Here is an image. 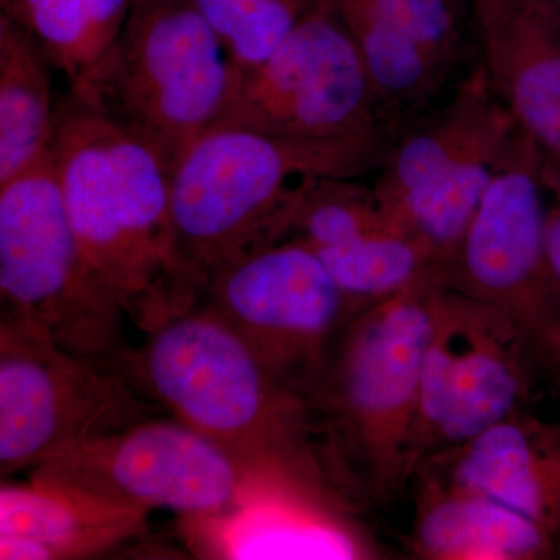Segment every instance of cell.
I'll return each mask as SVG.
<instances>
[{
    "label": "cell",
    "instance_id": "6da1fadb",
    "mask_svg": "<svg viewBox=\"0 0 560 560\" xmlns=\"http://www.w3.org/2000/svg\"><path fill=\"white\" fill-rule=\"evenodd\" d=\"M145 334L119 368L143 396L261 480L349 501L331 481L308 401L283 386L208 302Z\"/></svg>",
    "mask_w": 560,
    "mask_h": 560
},
{
    "label": "cell",
    "instance_id": "7a4b0ae2",
    "mask_svg": "<svg viewBox=\"0 0 560 560\" xmlns=\"http://www.w3.org/2000/svg\"><path fill=\"white\" fill-rule=\"evenodd\" d=\"M438 282L427 278L353 313L308 397L327 469L357 508L410 492L420 455V375Z\"/></svg>",
    "mask_w": 560,
    "mask_h": 560
},
{
    "label": "cell",
    "instance_id": "3957f363",
    "mask_svg": "<svg viewBox=\"0 0 560 560\" xmlns=\"http://www.w3.org/2000/svg\"><path fill=\"white\" fill-rule=\"evenodd\" d=\"M394 139H301L248 128L202 132L171 172L176 256L184 278L208 280L253 250L279 242L302 184L381 171Z\"/></svg>",
    "mask_w": 560,
    "mask_h": 560
},
{
    "label": "cell",
    "instance_id": "277c9868",
    "mask_svg": "<svg viewBox=\"0 0 560 560\" xmlns=\"http://www.w3.org/2000/svg\"><path fill=\"white\" fill-rule=\"evenodd\" d=\"M234 72L191 0H136L119 38L70 92L172 168L219 124Z\"/></svg>",
    "mask_w": 560,
    "mask_h": 560
},
{
    "label": "cell",
    "instance_id": "5b68a950",
    "mask_svg": "<svg viewBox=\"0 0 560 560\" xmlns=\"http://www.w3.org/2000/svg\"><path fill=\"white\" fill-rule=\"evenodd\" d=\"M0 319L66 352L119 370L131 349L124 302L70 226L51 147L0 184Z\"/></svg>",
    "mask_w": 560,
    "mask_h": 560
},
{
    "label": "cell",
    "instance_id": "8992f818",
    "mask_svg": "<svg viewBox=\"0 0 560 560\" xmlns=\"http://www.w3.org/2000/svg\"><path fill=\"white\" fill-rule=\"evenodd\" d=\"M522 136L480 61L444 105L412 120L394 139L372 187L390 219L425 243L441 264L463 238Z\"/></svg>",
    "mask_w": 560,
    "mask_h": 560
},
{
    "label": "cell",
    "instance_id": "52a82bcc",
    "mask_svg": "<svg viewBox=\"0 0 560 560\" xmlns=\"http://www.w3.org/2000/svg\"><path fill=\"white\" fill-rule=\"evenodd\" d=\"M541 164L544 153L523 131L434 278L504 313L528 341L544 378L560 386V285L545 243Z\"/></svg>",
    "mask_w": 560,
    "mask_h": 560
},
{
    "label": "cell",
    "instance_id": "ba28073f",
    "mask_svg": "<svg viewBox=\"0 0 560 560\" xmlns=\"http://www.w3.org/2000/svg\"><path fill=\"white\" fill-rule=\"evenodd\" d=\"M124 372L0 319V477L160 415Z\"/></svg>",
    "mask_w": 560,
    "mask_h": 560
},
{
    "label": "cell",
    "instance_id": "9c48e42d",
    "mask_svg": "<svg viewBox=\"0 0 560 560\" xmlns=\"http://www.w3.org/2000/svg\"><path fill=\"white\" fill-rule=\"evenodd\" d=\"M32 478L180 518L223 514L278 490H305L261 480L215 442L160 416L62 453L35 467Z\"/></svg>",
    "mask_w": 560,
    "mask_h": 560
},
{
    "label": "cell",
    "instance_id": "30bf717a",
    "mask_svg": "<svg viewBox=\"0 0 560 560\" xmlns=\"http://www.w3.org/2000/svg\"><path fill=\"white\" fill-rule=\"evenodd\" d=\"M539 381L528 341L504 313L440 283L420 375L422 463L530 410Z\"/></svg>",
    "mask_w": 560,
    "mask_h": 560
},
{
    "label": "cell",
    "instance_id": "8fae6325",
    "mask_svg": "<svg viewBox=\"0 0 560 560\" xmlns=\"http://www.w3.org/2000/svg\"><path fill=\"white\" fill-rule=\"evenodd\" d=\"M283 386L308 401L346 324L360 311L323 261L296 238L253 250L202 291Z\"/></svg>",
    "mask_w": 560,
    "mask_h": 560
},
{
    "label": "cell",
    "instance_id": "7c38bea8",
    "mask_svg": "<svg viewBox=\"0 0 560 560\" xmlns=\"http://www.w3.org/2000/svg\"><path fill=\"white\" fill-rule=\"evenodd\" d=\"M219 125L283 138H394L359 50L327 0L235 81Z\"/></svg>",
    "mask_w": 560,
    "mask_h": 560
},
{
    "label": "cell",
    "instance_id": "4fadbf2b",
    "mask_svg": "<svg viewBox=\"0 0 560 560\" xmlns=\"http://www.w3.org/2000/svg\"><path fill=\"white\" fill-rule=\"evenodd\" d=\"M51 156L70 226L94 270L124 302L143 331L165 315V300L142 256L125 212L97 110L69 91L58 103Z\"/></svg>",
    "mask_w": 560,
    "mask_h": 560
},
{
    "label": "cell",
    "instance_id": "5bb4252c",
    "mask_svg": "<svg viewBox=\"0 0 560 560\" xmlns=\"http://www.w3.org/2000/svg\"><path fill=\"white\" fill-rule=\"evenodd\" d=\"M345 501L279 490L223 514L180 518V529L202 558L366 559L375 547Z\"/></svg>",
    "mask_w": 560,
    "mask_h": 560
},
{
    "label": "cell",
    "instance_id": "9a60e30c",
    "mask_svg": "<svg viewBox=\"0 0 560 560\" xmlns=\"http://www.w3.org/2000/svg\"><path fill=\"white\" fill-rule=\"evenodd\" d=\"M419 469L492 497L560 537V418L517 412Z\"/></svg>",
    "mask_w": 560,
    "mask_h": 560
},
{
    "label": "cell",
    "instance_id": "2e32d148",
    "mask_svg": "<svg viewBox=\"0 0 560 560\" xmlns=\"http://www.w3.org/2000/svg\"><path fill=\"white\" fill-rule=\"evenodd\" d=\"M150 512L31 478L0 488V559L72 560L109 555L145 534Z\"/></svg>",
    "mask_w": 560,
    "mask_h": 560
},
{
    "label": "cell",
    "instance_id": "e0dca14e",
    "mask_svg": "<svg viewBox=\"0 0 560 560\" xmlns=\"http://www.w3.org/2000/svg\"><path fill=\"white\" fill-rule=\"evenodd\" d=\"M408 551L427 560H550L560 537L492 497L419 469Z\"/></svg>",
    "mask_w": 560,
    "mask_h": 560
},
{
    "label": "cell",
    "instance_id": "ac0fdd59",
    "mask_svg": "<svg viewBox=\"0 0 560 560\" xmlns=\"http://www.w3.org/2000/svg\"><path fill=\"white\" fill-rule=\"evenodd\" d=\"M478 31L493 90L541 153L560 161V2L517 0Z\"/></svg>",
    "mask_w": 560,
    "mask_h": 560
},
{
    "label": "cell",
    "instance_id": "d6986e66",
    "mask_svg": "<svg viewBox=\"0 0 560 560\" xmlns=\"http://www.w3.org/2000/svg\"><path fill=\"white\" fill-rule=\"evenodd\" d=\"M46 51L9 14L0 16V184L50 151L58 105Z\"/></svg>",
    "mask_w": 560,
    "mask_h": 560
},
{
    "label": "cell",
    "instance_id": "ffe728a7",
    "mask_svg": "<svg viewBox=\"0 0 560 560\" xmlns=\"http://www.w3.org/2000/svg\"><path fill=\"white\" fill-rule=\"evenodd\" d=\"M359 50L390 124L419 119L438 101L451 73L370 0H327Z\"/></svg>",
    "mask_w": 560,
    "mask_h": 560
},
{
    "label": "cell",
    "instance_id": "44dd1931",
    "mask_svg": "<svg viewBox=\"0 0 560 560\" xmlns=\"http://www.w3.org/2000/svg\"><path fill=\"white\" fill-rule=\"evenodd\" d=\"M313 253L359 308L434 278L438 265L433 250L400 228L368 232Z\"/></svg>",
    "mask_w": 560,
    "mask_h": 560
},
{
    "label": "cell",
    "instance_id": "7402d4cb",
    "mask_svg": "<svg viewBox=\"0 0 560 560\" xmlns=\"http://www.w3.org/2000/svg\"><path fill=\"white\" fill-rule=\"evenodd\" d=\"M191 2L219 38L230 60L235 83L267 60L318 0Z\"/></svg>",
    "mask_w": 560,
    "mask_h": 560
},
{
    "label": "cell",
    "instance_id": "603a6c76",
    "mask_svg": "<svg viewBox=\"0 0 560 560\" xmlns=\"http://www.w3.org/2000/svg\"><path fill=\"white\" fill-rule=\"evenodd\" d=\"M9 14L38 40L54 65L73 84L83 70V0H2Z\"/></svg>",
    "mask_w": 560,
    "mask_h": 560
},
{
    "label": "cell",
    "instance_id": "cb8c5ba5",
    "mask_svg": "<svg viewBox=\"0 0 560 560\" xmlns=\"http://www.w3.org/2000/svg\"><path fill=\"white\" fill-rule=\"evenodd\" d=\"M381 13L429 51L448 73L464 54L459 9L453 0H370Z\"/></svg>",
    "mask_w": 560,
    "mask_h": 560
},
{
    "label": "cell",
    "instance_id": "d4e9b609",
    "mask_svg": "<svg viewBox=\"0 0 560 560\" xmlns=\"http://www.w3.org/2000/svg\"><path fill=\"white\" fill-rule=\"evenodd\" d=\"M132 3L135 0H83L84 36L81 75L101 60L105 51L113 46L114 40L119 38L121 28L130 18Z\"/></svg>",
    "mask_w": 560,
    "mask_h": 560
},
{
    "label": "cell",
    "instance_id": "484cf974",
    "mask_svg": "<svg viewBox=\"0 0 560 560\" xmlns=\"http://www.w3.org/2000/svg\"><path fill=\"white\" fill-rule=\"evenodd\" d=\"M541 186L545 194V243L552 272L560 285V161L545 154Z\"/></svg>",
    "mask_w": 560,
    "mask_h": 560
},
{
    "label": "cell",
    "instance_id": "4316f807",
    "mask_svg": "<svg viewBox=\"0 0 560 560\" xmlns=\"http://www.w3.org/2000/svg\"><path fill=\"white\" fill-rule=\"evenodd\" d=\"M515 2L517 0H470V5L474 7L478 25H481L499 16L500 13L510 9L512 3Z\"/></svg>",
    "mask_w": 560,
    "mask_h": 560
},
{
    "label": "cell",
    "instance_id": "83f0119b",
    "mask_svg": "<svg viewBox=\"0 0 560 560\" xmlns=\"http://www.w3.org/2000/svg\"><path fill=\"white\" fill-rule=\"evenodd\" d=\"M453 2H455L456 5H458V7H463L464 3H467V2L470 3V0H453Z\"/></svg>",
    "mask_w": 560,
    "mask_h": 560
},
{
    "label": "cell",
    "instance_id": "f1b7e54d",
    "mask_svg": "<svg viewBox=\"0 0 560 560\" xmlns=\"http://www.w3.org/2000/svg\"><path fill=\"white\" fill-rule=\"evenodd\" d=\"M558 2H560V0H558Z\"/></svg>",
    "mask_w": 560,
    "mask_h": 560
},
{
    "label": "cell",
    "instance_id": "f546056e",
    "mask_svg": "<svg viewBox=\"0 0 560 560\" xmlns=\"http://www.w3.org/2000/svg\"><path fill=\"white\" fill-rule=\"evenodd\" d=\"M135 2H136V0H135Z\"/></svg>",
    "mask_w": 560,
    "mask_h": 560
}]
</instances>
